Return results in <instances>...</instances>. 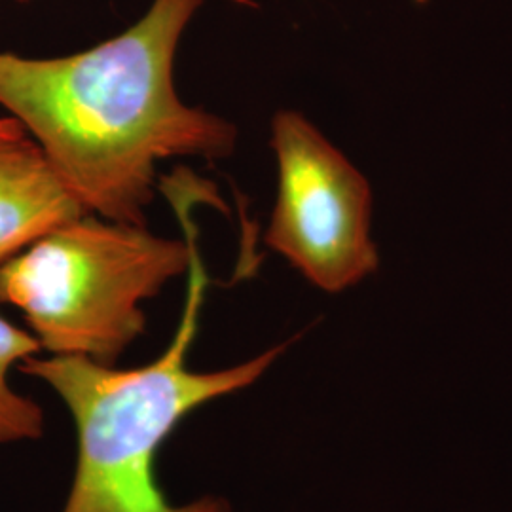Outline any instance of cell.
Instances as JSON below:
<instances>
[{"label":"cell","mask_w":512,"mask_h":512,"mask_svg":"<svg viewBox=\"0 0 512 512\" xmlns=\"http://www.w3.org/2000/svg\"><path fill=\"white\" fill-rule=\"evenodd\" d=\"M203 2L152 0L135 25L78 54L0 52V107L88 213L147 226L160 162L234 154L236 126L175 88L177 50Z\"/></svg>","instance_id":"obj_1"},{"label":"cell","mask_w":512,"mask_h":512,"mask_svg":"<svg viewBox=\"0 0 512 512\" xmlns=\"http://www.w3.org/2000/svg\"><path fill=\"white\" fill-rule=\"evenodd\" d=\"M194 236L183 317L152 363L116 368L73 355H33L19 363L23 374L50 385L73 416L76 469L61 512H234L215 495L169 501L156 475L158 454L186 416L256 384L293 340L228 368H190L207 287Z\"/></svg>","instance_id":"obj_2"},{"label":"cell","mask_w":512,"mask_h":512,"mask_svg":"<svg viewBox=\"0 0 512 512\" xmlns=\"http://www.w3.org/2000/svg\"><path fill=\"white\" fill-rule=\"evenodd\" d=\"M181 217L186 241L93 213L69 220L0 264V304L23 311L50 355L116 366L147 330L143 304L188 272L194 230Z\"/></svg>","instance_id":"obj_3"},{"label":"cell","mask_w":512,"mask_h":512,"mask_svg":"<svg viewBox=\"0 0 512 512\" xmlns=\"http://www.w3.org/2000/svg\"><path fill=\"white\" fill-rule=\"evenodd\" d=\"M270 147L277 198L264 243L325 293H344L376 274L365 175L298 110L275 112Z\"/></svg>","instance_id":"obj_4"},{"label":"cell","mask_w":512,"mask_h":512,"mask_svg":"<svg viewBox=\"0 0 512 512\" xmlns=\"http://www.w3.org/2000/svg\"><path fill=\"white\" fill-rule=\"evenodd\" d=\"M88 211L27 135H0V264Z\"/></svg>","instance_id":"obj_5"},{"label":"cell","mask_w":512,"mask_h":512,"mask_svg":"<svg viewBox=\"0 0 512 512\" xmlns=\"http://www.w3.org/2000/svg\"><path fill=\"white\" fill-rule=\"evenodd\" d=\"M33 332L21 330L0 317V444L38 440L44 435V412L8 382L12 366L40 353Z\"/></svg>","instance_id":"obj_6"},{"label":"cell","mask_w":512,"mask_h":512,"mask_svg":"<svg viewBox=\"0 0 512 512\" xmlns=\"http://www.w3.org/2000/svg\"><path fill=\"white\" fill-rule=\"evenodd\" d=\"M0 135H25V129L16 118H0Z\"/></svg>","instance_id":"obj_7"},{"label":"cell","mask_w":512,"mask_h":512,"mask_svg":"<svg viewBox=\"0 0 512 512\" xmlns=\"http://www.w3.org/2000/svg\"><path fill=\"white\" fill-rule=\"evenodd\" d=\"M19 2H27V0H19Z\"/></svg>","instance_id":"obj_8"}]
</instances>
